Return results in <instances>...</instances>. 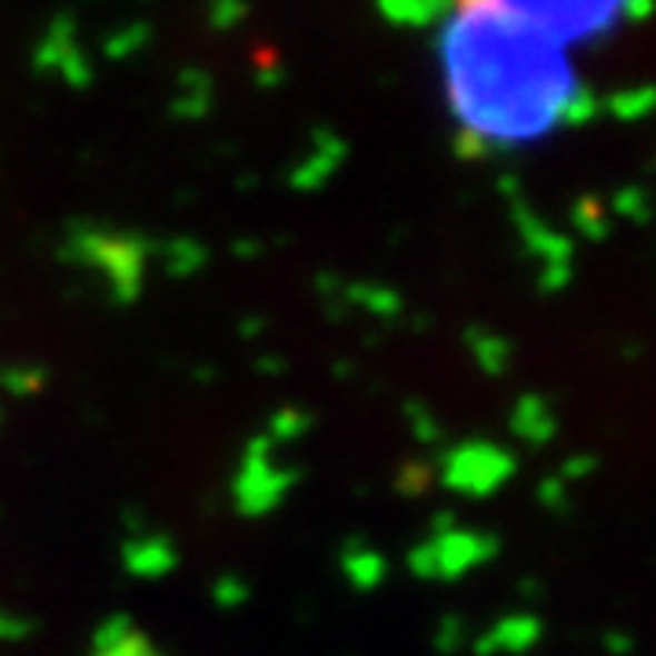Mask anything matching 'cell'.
I'll use <instances>...</instances> for the list:
<instances>
[{"label": "cell", "mask_w": 656, "mask_h": 656, "mask_svg": "<svg viewBox=\"0 0 656 656\" xmlns=\"http://www.w3.org/2000/svg\"><path fill=\"white\" fill-rule=\"evenodd\" d=\"M566 37L521 0H449L441 66L449 110L478 147H521L569 121Z\"/></svg>", "instance_id": "6da1fadb"}, {"label": "cell", "mask_w": 656, "mask_h": 656, "mask_svg": "<svg viewBox=\"0 0 656 656\" xmlns=\"http://www.w3.org/2000/svg\"><path fill=\"white\" fill-rule=\"evenodd\" d=\"M99 656H157L147 642H139V638H125V642H117V646L110 649H102Z\"/></svg>", "instance_id": "7a4b0ae2"}]
</instances>
